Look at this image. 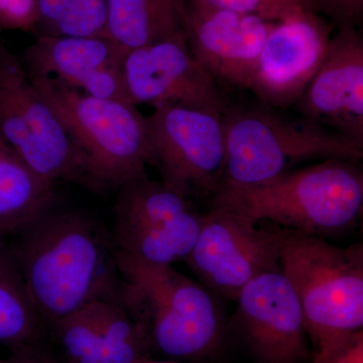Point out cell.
Instances as JSON below:
<instances>
[{"instance_id":"1","label":"cell","mask_w":363,"mask_h":363,"mask_svg":"<svg viewBox=\"0 0 363 363\" xmlns=\"http://www.w3.org/2000/svg\"><path fill=\"white\" fill-rule=\"evenodd\" d=\"M11 247L49 328L98 301L123 298L113 242L89 215L50 210Z\"/></svg>"},{"instance_id":"2","label":"cell","mask_w":363,"mask_h":363,"mask_svg":"<svg viewBox=\"0 0 363 363\" xmlns=\"http://www.w3.org/2000/svg\"><path fill=\"white\" fill-rule=\"evenodd\" d=\"M212 203L253 222L325 238L359 220L363 171L358 162L325 160L252 187L218 189Z\"/></svg>"},{"instance_id":"3","label":"cell","mask_w":363,"mask_h":363,"mask_svg":"<svg viewBox=\"0 0 363 363\" xmlns=\"http://www.w3.org/2000/svg\"><path fill=\"white\" fill-rule=\"evenodd\" d=\"M285 111L259 101L226 106L225 164L219 189L259 185L308 161H362L363 145Z\"/></svg>"},{"instance_id":"4","label":"cell","mask_w":363,"mask_h":363,"mask_svg":"<svg viewBox=\"0 0 363 363\" xmlns=\"http://www.w3.org/2000/svg\"><path fill=\"white\" fill-rule=\"evenodd\" d=\"M116 259L123 304L150 345L180 359L208 357L220 346L226 330L220 298L173 267L143 264L116 252Z\"/></svg>"},{"instance_id":"5","label":"cell","mask_w":363,"mask_h":363,"mask_svg":"<svg viewBox=\"0 0 363 363\" xmlns=\"http://www.w3.org/2000/svg\"><path fill=\"white\" fill-rule=\"evenodd\" d=\"M279 229L281 271L300 303L312 358L320 357L362 330L363 245Z\"/></svg>"},{"instance_id":"6","label":"cell","mask_w":363,"mask_h":363,"mask_svg":"<svg viewBox=\"0 0 363 363\" xmlns=\"http://www.w3.org/2000/svg\"><path fill=\"white\" fill-rule=\"evenodd\" d=\"M28 76L77 152L83 186L118 191L147 175L145 116L135 104L91 96L56 79Z\"/></svg>"},{"instance_id":"7","label":"cell","mask_w":363,"mask_h":363,"mask_svg":"<svg viewBox=\"0 0 363 363\" xmlns=\"http://www.w3.org/2000/svg\"><path fill=\"white\" fill-rule=\"evenodd\" d=\"M147 164L162 183L190 199L213 196L225 164L222 113L166 105L145 116Z\"/></svg>"},{"instance_id":"8","label":"cell","mask_w":363,"mask_h":363,"mask_svg":"<svg viewBox=\"0 0 363 363\" xmlns=\"http://www.w3.org/2000/svg\"><path fill=\"white\" fill-rule=\"evenodd\" d=\"M0 140L45 181L83 185L77 152L21 59L0 45Z\"/></svg>"},{"instance_id":"9","label":"cell","mask_w":363,"mask_h":363,"mask_svg":"<svg viewBox=\"0 0 363 363\" xmlns=\"http://www.w3.org/2000/svg\"><path fill=\"white\" fill-rule=\"evenodd\" d=\"M201 220L187 198L143 176L118 190L114 252L143 264L173 267L190 255Z\"/></svg>"},{"instance_id":"10","label":"cell","mask_w":363,"mask_h":363,"mask_svg":"<svg viewBox=\"0 0 363 363\" xmlns=\"http://www.w3.org/2000/svg\"><path fill=\"white\" fill-rule=\"evenodd\" d=\"M281 229L213 206L202 214L186 264L217 297L234 301L253 279L281 271Z\"/></svg>"},{"instance_id":"11","label":"cell","mask_w":363,"mask_h":363,"mask_svg":"<svg viewBox=\"0 0 363 363\" xmlns=\"http://www.w3.org/2000/svg\"><path fill=\"white\" fill-rule=\"evenodd\" d=\"M123 74L126 95L135 106L182 105L218 113L225 111L218 83L195 58L185 33L130 50Z\"/></svg>"},{"instance_id":"12","label":"cell","mask_w":363,"mask_h":363,"mask_svg":"<svg viewBox=\"0 0 363 363\" xmlns=\"http://www.w3.org/2000/svg\"><path fill=\"white\" fill-rule=\"evenodd\" d=\"M233 328L255 363H304L312 359L300 303L281 271L250 281L235 300Z\"/></svg>"},{"instance_id":"13","label":"cell","mask_w":363,"mask_h":363,"mask_svg":"<svg viewBox=\"0 0 363 363\" xmlns=\"http://www.w3.org/2000/svg\"><path fill=\"white\" fill-rule=\"evenodd\" d=\"M277 23L186 1L189 48L217 83L250 90L262 47Z\"/></svg>"},{"instance_id":"14","label":"cell","mask_w":363,"mask_h":363,"mask_svg":"<svg viewBox=\"0 0 363 363\" xmlns=\"http://www.w3.org/2000/svg\"><path fill=\"white\" fill-rule=\"evenodd\" d=\"M333 28L318 13L277 23L250 88L259 101L279 109L297 104L323 62Z\"/></svg>"},{"instance_id":"15","label":"cell","mask_w":363,"mask_h":363,"mask_svg":"<svg viewBox=\"0 0 363 363\" xmlns=\"http://www.w3.org/2000/svg\"><path fill=\"white\" fill-rule=\"evenodd\" d=\"M294 106L363 145V40L357 28H337L331 35L321 66Z\"/></svg>"},{"instance_id":"16","label":"cell","mask_w":363,"mask_h":363,"mask_svg":"<svg viewBox=\"0 0 363 363\" xmlns=\"http://www.w3.org/2000/svg\"><path fill=\"white\" fill-rule=\"evenodd\" d=\"M128 52L108 35L39 37L21 61L30 75L56 79L91 96L130 102L123 74Z\"/></svg>"},{"instance_id":"17","label":"cell","mask_w":363,"mask_h":363,"mask_svg":"<svg viewBox=\"0 0 363 363\" xmlns=\"http://www.w3.org/2000/svg\"><path fill=\"white\" fill-rule=\"evenodd\" d=\"M54 186L0 140V238L18 235L50 211Z\"/></svg>"},{"instance_id":"18","label":"cell","mask_w":363,"mask_h":363,"mask_svg":"<svg viewBox=\"0 0 363 363\" xmlns=\"http://www.w3.org/2000/svg\"><path fill=\"white\" fill-rule=\"evenodd\" d=\"M186 1L107 0V35L130 51L185 33Z\"/></svg>"},{"instance_id":"19","label":"cell","mask_w":363,"mask_h":363,"mask_svg":"<svg viewBox=\"0 0 363 363\" xmlns=\"http://www.w3.org/2000/svg\"><path fill=\"white\" fill-rule=\"evenodd\" d=\"M43 326L13 250L0 238V343L11 350L37 343Z\"/></svg>"},{"instance_id":"20","label":"cell","mask_w":363,"mask_h":363,"mask_svg":"<svg viewBox=\"0 0 363 363\" xmlns=\"http://www.w3.org/2000/svg\"><path fill=\"white\" fill-rule=\"evenodd\" d=\"M39 37L107 35V0H38Z\"/></svg>"},{"instance_id":"21","label":"cell","mask_w":363,"mask_h":363,"mask_svg":"<svg viewBox=\"0 0 363 363\" xmlns=\"http://www.w3.org/2000/svg\"><path fill=\"white\" fill-rule=\"evenodd\" d=\"M109 363H136L145 358L149 340L121 300L90 305Z\"/></svg>"},{"instance_id":"22","label":"cell","mask_w":363,"mask_h":363,"mask_svg":"<svg viewBox=\"0 0 363 363\" xmlns=\"http://www.w3.org/2000/svg\"><path fill=\"white\" fill-rule=\"evenodd\" d=\"M51 328L68 363H109L90 305L63 318Z\"/></svg>"},{"instance_id":"23","label":"cell","mask_w":363,"mask_h":363,"mask_svg":"<svg viewBox=\"0 0 363 363\" xmlns=\"http://www.w3.org/2000/svg\"><path fill=\"white\" fill-rule=\"evenodd\" d=\"M203 6L255 14L272 23H281L307 13H318L316 0H190Z\"/></svg>"},{"instance_id":"24","label":"cell","mask_w":363,"mask_h":363,"mask_svg":"<svg viewBox=\"0 0 363 363\" xmlns=\"http://www.w3.org/2000/svg\"><path fill=\"white\" fill-rule=\"evenodd\" d=\"M38 20V0H0V30L35 33Z\"/></svg>"},{"instance_id":"25","label":"cell","mask_w":363,"mask_h":363,"mask_svg":"<svg viewBox=\"0 0 363 363\" xmlns=\"http://www.w3.org/2000/svg\"><path fill=\"white\" fill-rule=\"evenodd\" d=\"M319 13L330 18L336 28H357L362 23L363 0H316Z\"/></svg>"},{"instance_id":"26","label":"cell","mask_w":363,"mask_h":363,"mask_svg":"<svg viewBox=\"0 0 363 363\" xmlns=\"http://www.w3.org/2000/svg\"><path fill=\"white\" fill-rule=\"evenodd\" d=\"M312 363H363V331H358Z\"/></svg>"},{"instance_id":"27","label":"cell","mask_w":363,"mask_h":363,"mask_svg":"<svg viewBox=\"0 0 363 363\" xmlns=\"http://www.w3.org/2000/svg\"><path fill=\"white\" fill-rule=\"evenodd\" d=\"M2 363H57L37 343L11 350V355Z\"/></svg>"},{"instance_id":"28","label":"cell","mask_w":363,"mask_h":363,"mask_svg":"<svg viewBox=\"0 0 363 363\" xmlns=\"http://www.w3.org/2000/svg\"><path fill=\"white\" fill-rule=\"evenodd\" d=\"M136 363H173V362H152V360L147 359V358H143V359L140 360Z\"/></svg>"},{"instance_id":"29","label":"cell","mask_w":363,"mask_h":363,"mask_svg":"<svg viewBox=\"0 0 363 363\" xmlns=\"http://www.w3.org/2000/svg\"><path fill=\"white\" fill-rule=\"evenodd\" d=\"M2 360L4 359H1V358H0V363H2Z\"/></svg>"}]
</instances>
